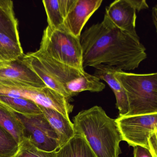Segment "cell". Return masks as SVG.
Masks as SVG:
<instances>
[{
  "label": "cell",
  "instance_id": "obj_5",
  "mask_svg": "<svg viewBox=\"0 0 157 157\" xmlns=\"http://www.w3.org/2000/svg\"><path fill=\"white\" fill-rule=\"evenodd\" d=\"M0 94L31 100L38 105L56 110L68 120H70L69 115L74 107L70 103V100L48 87L35 88L0 85Z\"/></svg>",
  "mask_w": 157,
  "mask_h": 157
},
{
  "label": "cell",
  "instance_id": "obj_23",
  "mask_svg": "<svg viewBox=\"0 0 157 157\" xmlns=\"http://www.w3.org/2000/svg\"><path fill=\"white\" fill-rule=\"evenodd\" d=\"M56 151L46 152L40 150L25 137L20 143L19 151L14 157H56Z\"/></svg>",
  "mask_w": 157,
  "mask_h": 157
},
{
  "label": "cell",
  "instance_id": "obj_26",
  "mask_svg": "<svg viewBox=\"0 0 157 157\" xmlns=\"http://www.w3.org/2000/svg\"><path fill=\"white\" fill-rule=\"evenodd\" d=\"M152 19L153 24L156 30L157 29V6L155 5L152 9Z\"/></svg>",
  "mask_w": 157,
  "mask_h": 157
},
{
  "label": "cell",
  "instance_id": "obj_22",
  "mask_svg": "<svg viewBox=\"0 0 157 157\" xmlns=\"http://www.w3.org/2000/svg\"><path fill=\"white\" fill-rule=\"evenodd\" d=\"M20 144L6 129L0 126V157H14Z\"/></svg>",
  "mask_w": 157,
  "mask_h": 157
},
{
  "label": "cell",
  "instance_id": "obj_20",
  "mask_svg": "<svg viewBox=\"0 0 157 157\" xmlns=\"http://www.w3.org/2000/svg\"><path fill=\"white\" fill-rule=\"evenodd\" d=\"M0 126L12 135L19 144L25 138L24 127L16 114L1 104Z\"/></svg>",
  "mask_w": 157,
  "mask_h": 157
},
{
  "label": "cell",
  "instance_id": "obj_24",
  "mask_svg": "<svg viewBox=\"0 0 157 157\" xmlns=\"http://www.w3.org/2000/svg\"><path fill=\"white\" fill-rule=\"evenodd\" d=\"M133 157H152L147 149L140 146L134 147Z\"/></svg>",
  "mask_w": 157,
  "mask_h": 157
},
{
  "label": "cell",
  "instance_id": "obj_18",
  "mask_svg": "<svg viewBox=\"0 0 157 157\" xmlns=\"http://www.w3.org/2000/svg\"><path fill=\"white\" fill-rule=\"evenodd\" d=\"M105 87V84L100 79L85 72L78 78L66 84L65 89L70 97L72 98L85 91L100 92L103 90Z\"/></svg>",
  "mask_w": 157,
  "mask_h": 157
},
{
  "label": "cell",
  "instance_id": "obj_8",
  "mask_svg": "<svg viewBox=\"0 0 157 157\" xmlns=\"http://www.w3.org/2000/svg\"><path fill=\"white\" fill-rule=\"evenodd\" d=\"M22 57L12 61L0 62V85L35 88L47 87Z\"/></svg>",
  "mask_w": 157,
  "mask_h": 157
},
{
  "label": "cell",
  "instance_id": "obj_25",
  "mask_svg": "<svg viewBox=\"0 0 157 157\" xmlns=\"http://www.w3.org/2000/svg\"><path fill=\"white\" fill-rule=\"evenodd\" d=\"M131 1L136 11L139 12L141 10H146L148 8V6L145 0H131Z\"/></svg>",
  "mask_w": 157,
  "mask_h": 157
},
{
  "label": "cell",
  "instance_id": "obj_9",
  "mask_svg": "<svg viewBox=\"0 0 157 157\" xmlns=\"http://www.w3.org/2000/svg\"><path fill=\"white\" fill-rule=\"evenodd\" d=\"M102 0H73L61 28L80 38L84 25L100 8Z\"/></svg>",
  "mask_w": 157,
  "mask_h": 157
},
{
  "label": "cell",
  "instance_id": "obj_1",
  "mask_svg": "<svg viewBox=\"0 0 157 157\" xmlns=\"http://www.w3.org/2000/svg\"><path fill=\"white\" fill-rule=\"evenodd\" d=\"M79 39L84 69L104 65L122 71L134 70L147 57L139 37L118 29L105 16L101 22L86 29Z\"/></svg>",
  "mask_w": 157,
  "mask_h": 157
},
{
  "label": "cell",
  "instance_id": "obj_16",
  "mask_svg": "<svg viewBox=\"0 0 157 157\" xmlns=\"http://www.w3.org/2000/svg\"><path fill=\"white\" fill-rule=\"evenodd\" d=\"M56 157H97L85 137L75 134L56 151Z\"/></svg>",
  "mask_w": 157,
  "mask_h": 157
},
{
  "label": "cell",
  "instance_id": "obj_21",
  "mask_svg": "<svg viewBox=\"0 0 157 157\" xmlns=\"http://www.w3.org/2000/svg\"><path fill=\"white\" fill-rule=\"evenodd\" d=\"M24 55L21 43L0 33V62L15 60Z\"/></svg>",
  "mask_w": 157,
  "mask_h": 157
},
{
  "label": "cell",
  "instance_id": "obj_6",
  "mask_svg": "<svg viewBox=\"0 0 157 157\" xmlns=\"http://www.w3.org/2000/svg\"><path fill=\"white\" fill-rule=\"evenodd\" d=\"M123 140L133 147L147 149L151 138L157 134V113L141 115H119L115 119Z\"/></svg>",
  "mask_w": 157,
  "mask_h": 157
},
{
  "label": "cell",
  "instance_id": "obj_14",
  "mask_svg": "<svg viewBox=\"0 0 157 157\" xmlns=\"http://www.w3.org/2000/svg\"><path fill=\"white\" fill-rule=\"evenodd\" d=\"M22 58L43 81L47 87L58 92L69 100L71 99L67 93L64 85L59 82L50 71L32 53L24 55Z\"/></svg>",
  "mask_w": 157,
  "mask_h": 157
},
{
  "label": "cell",
  "instance_id": "obj_13",
  "mask_svg": "<svg viewBox=\"0 0 157 157\" xmlns=\"http://www.w3.org/2000/svg\"><path fill=\"white\" fill-rule=\"evenodd\" d=\"M39 106L43 114L57 135L60 147L75 135L73 124L70 120L66 118L56 110Z\"/></svg>",
  "mask_w": 157,
  "mask_h": 157
},
{
  "label": "cell",
  "instance_id": "obj_2",
  "mask_svg": "<svg viewBox=\"0 0 157 157\" xmlns=\"http://www.w3.org/2000/svg\"><path fill=\"white\" fill-rule=\"evenodd\" d=\"M73 121L75 134L85 137L97 157H119L121 133L115 119L101 106L81 111Z\"/></svg>",
  "mask_w": 157,
  "mask_h": 157
},
{
  "label": "cell",
  "instance_id": "obj_15",
  "mask_svg": "<svg viewBox=\"0 0 157 157\" xmlns=\"http://www.w3.org/2000/svg\"><path fill=\"white\" fill-rule=\"evenodd\" d=\"M0 33L18 43L20 42L18 22L13 10V2L0 0Z\"/></svg>",
  "mask_w": 157,
  "mask_h": 157
},
{
  "label": "cell",
  "instance_id": "obj_11",
  "mask_svg": "<svg viewBox=\"0 0 157 157\" xmlns=\"http://www.w3.org/2000/svg\"><path fill=\"white\" fill-rule=\"evenodd\" d=\"M95 68L94 76L105 82L113 92L119 115H126L128 112L126 94L121 84L114 77V74L118 69L104 65H99Z\"/></svg>",
  "mask_w": 157,
  "mask_h": 157
},
{
  "label": "cell",
  "instance_id": "obj_4",
  "mask_svg": "<svg viewBox=\"0 0 157 157\" xmlns=\"http://www.w3.org/2000/svg\"><path fill=\"white\" fill-rule=\"evenodd\" d=\"M39 50L62 64L84 73L82 52L80 39L62 30L48 26L44 32Z\"/></svg>",
  "mask_w": 157,
  "mask_h": 157
},
{
  "label": "cell",
  "instance_id": "obj_10",
  "mask_svg": "<svg viewBox=\"0 0 157 157\" xmlns=\"http://www.w3.org/2000/svg\"><path fill=\"white\" fill-rule=\"evenodd\" d=\"M136 13L131 0H117L106 8L104 16L118 29L139 37L136 30Z\"/></svg>",
  "mask_w": 157,
  "mask_h": 157
},
{
  "label": "cell",
  "instance_id": "obj_19",
  "mask_svg": "<svg viewBox=\"0 0 157 157\" xmlns=\"http://www.w3.org/2000/svg\"><path fill=\"white\" fill-rule=\"evenodd\" d=\"M0 104L14 113L20 114L33 115L43 113L39 105L25 98L0 94Z\"/></svg>",
  "mask_w": 157,
  "mask_h": 157
},
{
  "label": "cell",
  "instance_id": "obj_12",
  "mask_svg": "<svg viewBox=\"0 0 157 157\" xmlns=\"http://www.w3.org/2000/svg\"><path fill=\"white\" fill-rule=\"evenodd\" d=\"M32 53L65 88L66 84L78 78L85 73H82L77 69L56 61L40 50Z\"/></svg>",
  "mask_w": 157,
  "mask_h": 157
},
{
  "label": "cell",
  "instance_id": "obj_3",
  "mask_svg": "<svg viewBox=\"0 0 157 157\" xmlns=\"http://www.w3.org/2000/svg\"><path fill=\"white\" fill-rule=\"evenodd\" d=\"M124 90L128 105L126 116L157 113V73L136 74L117 69L114 74Z\"/></svg>",
  "mask_w": 157,
  "mask_h": 157
},
{
  "label": "cell",
  "instance_id": "obj_17",
  "mask_svg": "<svg viewBox=\"0 0 157 157\" xmlns=\"http://www.w3.org/2000/svg\"><path fill=\"white\" fill-rule=\"evenodd\" d=\"M73 0H44L43 1L47 16L48 26L59 30L63 25Z\"/></svg>",
  "mask_w": 157,
  "mask_h": 157
},
{
  "label": "cell",
  "instance_id": "obj_7",
  "mask_svg": "<svg viewBox=\"0 0 157 157\" xmlns=\"http://www.w3.org/2000/svg\"><path fill=\"white\" fill-rule=\"evenodd\" d=\"M15 113L23 125L25 137L35 147L46 152L59 148L57 135L43 113L33 115Z\"/></svg>",
  "mask_w": 157,
  "mask_h": 157
}]
</instances>
